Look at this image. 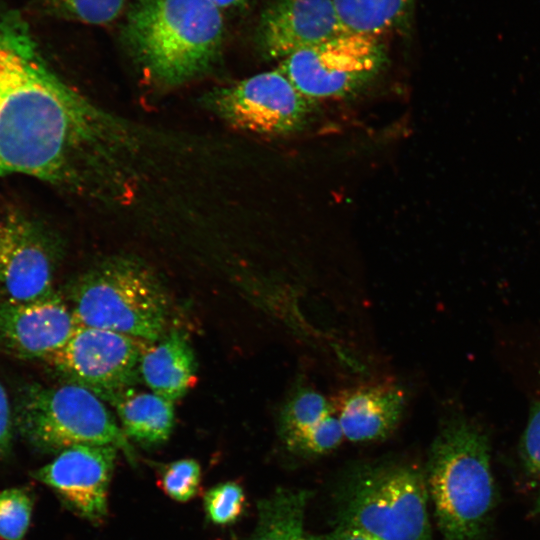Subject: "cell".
Listing matches in <instances>:
<instances>
[{
	"mask_svg": "<svg viewBox=\"0 0 540 540\" xmlns=\"http://www.w3.org/2000/svg\"><path fill=\"white\" fill-rule=\"evenodd\" d=\"M140 140L53 72L20 14L0 12V176L27 175L100 200L125 199Z\"/></svg>",
	"mask_w": 540,
	"mask_h": 540,
	"instance_id": "obj_1",
	"label": "cell"
},
{
	"mask_svg": "<svg viewBox=\"0 0 540 540\" xmlns=\"http://www.w3.org/2000/svg\"><path fill=\"white\" fill-rule=\"evenodd\" d=\"M487 433L475 420H444L428 452V494L443 540H487L497 504Z\"/></svg>",
	"mask_w": 540,
	"mask_h": 540,
	"instance_id": "obj_2",
	"label": "cell"
},
{
	"mask_svg": "<svg viewBox=\"0 0 540 540\" xmlns=\"http://www.w3.org/2000/svg\"><path fill=\"white\" fill-rule=\"evenodd\" d=\"M122 37L150 76L181 84L217 62L224 39L222 10L211 0H135Z\"/></svg>",
	"mask_w": 540,
	"mask_h": 540,
	"instance_id": "obj_3",
	"label": "cell"
},
{
	"mask_svg": "<svg viewBox=\"0 0 540 540\" xmlns=\"http://www.w3.org/2000/svg\"><path fill=\"white\" fill-rule=\"evenodd\" d=\"M425 469L406 460L356 466L334 495L336 526L378 540H432Z\"/></svg>",
	"mask_w": 540,
	"mask_h": 540,
	"instance_id": "obj_4",
	"label": "cell"
},
{
	"mask_svg": "<svg viewBox=\"0 0 540 540\" xmlns=\"http://www.w3.org/2000/svg\"><path fill=\"white\" fill-rule=\"evenodd\" d=\"M64 297L81 326L149 342L168 330L169 294L154 271L132 257L116 256L94 265L68 285Z\"/></svg>",
	"mask_w": 540,
	"mask_h": 540,
	"instance_id": "obj_5",
	"label": "cell"
},
{
	"mask_svg": "<svg viewBox=\"0 0 540 540\" xmlns=\"http://www.w3.org/2000/svg\"><path fill=\"white\" fill-rule=\"evenodd\" d=\"M15 425L34 448L55 453L75 445H113L129 460L134 451L104 401L77 384L23 387L17 397Z\"/></svg>",
	"mask_w": 540,
	"mask_h": 540,
	"instance_id": "obj_6",
	"label": "cell"
},
{
	"mask_svg": "<svg viewBox=\"0 0 540 540\" xmlns=\"http://www.w3.org/2000/svg\"><path fill=\"white\" fill-rule=\"evenodd\" d=\"M386 51L379 37L344 32L301 50L278 66L308 99L346 96L383 68Z\"/></svg>",
	"mask_w": 540,
	"mask_h": 540,
	"instance_id": "obj_7",
	"label": "cell"
},
{
	"mask_svg": "<svg viewBox=\"0 0 540 540\" xmlns=\"http://www.w3.org/2000/svg\"><path fill=\"white\" fill-rule=\"evenodd\" d=\"M205 101L233 127L273 136L302 128L313 106L279 67L219 87Z\"/></svg>",
	"mask_w": 540,
	"mask_h": 540,
	"instance_id": "obj_8",
	"label": "cell"
},
{
	"mask_svg": "<svg viewBox=\"0 0 540 540\" xmlns=\"http://www.w3.org/2000/svg\"><path fill=\"white\" fill-rule=\"evenodd\" d=\"M149 343L126 334L79 325L69 341L44 360L67 383L85 387L104 401L141 380L140 361Z\"/></svg>",
	"mask_w": 540,
	"mask_h": 540,
	"instance_id": "obj_9",
	"label": "cell"
},
{
	"mask_svg": "<svg viewBox=\"0 0 540 540\" xmlns=\"http://www.w3.org/2000/svg\"><path fill=\"white\" fill-rule=\"evenodd\" d=\"M59 245L19 211L0 217V301L29 302L51 294Z\"/></svg>",
	"mask_w": 540,
	"mask_h": 540,
	"instance_id": "obj_10",
	"label": "cell"
},
{
	"mask_svg": "<svg viewBox=\"0 0 540 540\" xmlns=\"http://www.w3.org/2000/svg\"><path fill=\"white\" fill-rule=\"evenodd\" d=\"M118 450L113 445H75L31 475L79 516L97 523L107 515L108 487Z\"/></svg>",
	"mask_w": 540,
	"mask_h": 540,
	"instance_id": "obj_11",
	"label": "cell"
},
{
	"mask_svg": "<svg viewBox=\"0 0 540 540\" xmlns=\"http://www.w3.org/2000/svg\"><path fill=\"white\" fill-rule=\"evenodd\" d=\"M78 327L59 292L29 302L0 301V348L18 358L44 360L62 348Z\"/></svg>",
	"mask_w": 540,
	"mask_h": 540,
	"instance_id": "obj_12",
	"label": "cell"
},
{
	"mask_svg": "<svg viewBox=\"0 0 540 540\" xmlns=\"http://www.w3.org/2000/svg\"><path fill=\"white\" fill-rule=\"evenodd\" d=\"M346 31L333 0H273L260 14L255 40L266 58L282 61Z\"/></svg>",
	"mask_w": 540,
	"mask_h": 540,
	"instance_id": "obj_13",
	"label": "cell"
},
{
	"mask_svg": "<svg viewBox=\"0 0 540 540\" xmlns=\"http://www.w3.org/2000/svg\"><path fill=\"white\" fill-rule=\"evenodd\" d=\"M332 404L344 438L373 442L395 430L404 413L406 394L397 384H371L342 392Z\"/></svg>",
	"mask_w": 540,
	"mask_h": 540,
	"instance_id": "obj_14",
	"label": "cell"
},
{
	"mask_svg": "<svg viewBox=\"0 0 540 540\" xmlns=\"http://www.w3.org/2000/svg\"><path fill=\"white\" fill-rule=\"evenodd\" d=\"M195 354L186 335L170 329L150 342L140 361V379L160 397L175 403L196 382Z\"/></svg>",
	"mask_w": 540,
	"mask_h": 540,
	"instance_id": "obj_15",
	"label": "cell"
},
{
	"mask_svg": "<svg viewBox=\"0 0 540 540\" xmlns=\"http://www.w3.org/2000/svg\"><path fill=\"white\" fill-rule=\"evenodd\" d=\"M120 420V427L129 439L145 446L165 443L174 428V403L153 392L126 388L104 399Z\"/></svg>",
	"mask_w": 540,
	"mask_h": 540,
	"instance_id": "obj_16",
	"label": "cell"
},
{
	"mask_svg": "<svg viewBox=\"0 0 540 540\" xmlns=\"http://www.w3.org/2000/svg\"><path fill=\"white\" fill-rule=\"evenodd\" d=\"M311 492L279 487L257 503V521L249 540H307L305 510Z\"/></svg>",
	"mask_w": 540,
	"mask_h": 540,
	"instance_id": "obj_17",
	"label": "cell"
},
{
	"mask_svg": "<svg viewBox=\"0 0 540 540\" xmlns=\"http://www.w3.org/2000/svg\"><path fill=\"white\" fill-rule=\"evenodd\" d=\"M417 0H333L348 32L379 37L405 28Z\"/></svg>",
	"mask_w": 540,
	"mask_h": 540,
	"instance_id": "obj_18",
	"label": "cell"
},
{
	"mask_svg": "<svg viewBox=\"0 0 540 540\" xmlns=\"http://www.w3.org/2000/svg\"><path fill=\"white\" fill-rule=\"evenodd\" d=\"M335 409L321 393L307 386L295 388L282 405L277 420L283 441L318 425Z\"/></svg>",
	"mask_w": 540,
	"mask_h": 540,
	"instance_id": "obj_19",
	"label": "cell"
},
{
	"mask_svg": "<svg viewBox=\"0 0 540 540\" xmlns=\"http://www.w3.org/2000/svg\"><path fill=\"white\" fill-rule=\"evenodd\" d=\"M127 0H44L46 8L60 17L90 25H106L121 13Z\"/></svg>",
	"mask_w": 540,
	"mask_h": 540,
	"instance_id": "obj_20",
	"label": "cell"
},
{
	"mask_svg": "<svg viewBox=\"0 0 540 540\" xmlns=\"http://www.w3.org/2000/svg\"><path fill=\"white\" fill-rule=\"evenodd\" d=\"M33 500L24 488L14 487L0 492V537L22 540L32 515Z\"/></svg>",
	"mask_w": 540,
	"mask_h": 540,
	"instance_id": "obj_21",
	"label": "cell"
},
{
	"mask_svg": "<svg viewBox=\"0 0 540 540\" xmlns=\"http://www.w3.org/2000/svg\"><path fill=\"white\" fill-rule=\"evenodd\" d=\"M344 439L336 412L312 429L283 441L285 447L300 456H318L334 450Z\"/></svg>",
	"mask_w": 540,
	"mask_h": 540,
	"instance_id": "obj_22",
	"label": "cell"
},
{
	"mask_svg": "<svg viewBox=\"0 0 540 540\" xmlns=\"http://www.w3.org/2000/svg\"><path fill=\"white\" fill-rule=\"evenodd\" d=\"M245 493L236 482L227 481L210 488L204 495L208 519L216 525L235 523L245 507Z\"/></svg>",
	"mask_w": 540,
	"mask_h": 540,
	"instance_id": "obj_23",
	"label": "cell"
},
{
	"mask_svg": "<svg viewBox=\"0 0 540 540\" xmlns=\"http://www.w3.org/2000/svg\"><path fill=\"white\" fill-rule=\"evenodd\" d=\"M201 466L197 460L185 458L166 464L160 473L159 485L173 500L187 502L198 492Z\"/></svg>",
	"mask_w": 540,
	"mask_h": 540,
	"instance_id": "obj_24",
	"label": "cell"
},
{
	"mask_svg": "<svg viewBox=\"0 0 540 540\" xmlns=\"http://www.w3.org/2000/svg\"><path fill=\"white\" fill-rule=\"evenodd\" d=\"M518 452L527 475L540 480V401L531 406Z\"/></svg>",
	"mask_w": 540,
	"mask_h": 540,
	"instance_id": "obj_25",
	"label": "cell"
},
{
	"mask_svg": "<svg viewBox=\"0 0 540 540\" xmlns=\"http://www.w3.org/2000/svg\"><path fill=\"white\" fill-rule=\"evenodd\" d=\"M14 424L7 393L0 383V458L11 452Z\"/></svg>",
	"mask_w": 540,
	"mask_h": 540,
	"instance_id": "obj_26",
	"label": "cell"
},
{
	"mask_svg": "<svg viewBox=\"0 0 540 540\" xmlns=\"http://www.w3.org/2000/svg\"><path fill=\"white\" fill-rule=\"evenodd\" d=\"M307 540H378L357 529L335 526L333 530L322 534H307Z\"/></svg>",
	"mask_w": 540,
	"mask_h": 540,
	"instance_id": "obj_27",
	"label": "cell"
},
{
	"mask_svg": "<svg viewBox=\"0 0 540 540\" xmlns=\"http://www.w3.org/2000/svg\"><path fill=\"white\" fill-rule=\"evenodd\" d=\"M222 11L243 5L247 0H211Z\"/></svg>",
	"mask_w": 540,
	"mask_h": 540,
	"instance_id": "obj_28",
	"label": "cell"
}]
</instances>
